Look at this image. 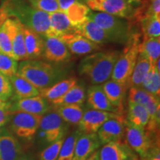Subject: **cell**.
Returning a JSON list of instances; mask_svg holds the SVG:
<instances>
[{"label":"cell","instance_id":"21","mask_svg":"<svg viewBox=\"0 0 160 160\" xmlns=\"http://www.w3.org/2000/svg\"><path fill=\"white\" fill-rule=\"evenodd\" d=\"M50 32L46 37H60L62 36L75 33V27L71 25L63 12H56L49 14Z\"/></svg>","mask_w":160,"mask_h":160},{"label":"cell","instance_id":"36","mask_svg":"<svg viewBox=\"0 0 160 160\" xmlns=\"http://www.w3.org/2000/svg\"><path fill=\"white\" fill-rule=\"evenodd\" d=\"M128 91V102L139 104L145 107L157 98L141 87H131Z\"/></svg>","mask_w":160,"mask_h":160},{"label":"cell","instance_id":"15","mask_svg":"<svg viewBox=\"0 0 160 160\" xmlns=\"http://www.w3.org/2000/svg\"><path fill=\"white\" fill-rule=\"evenodd\" d=\"M59 38L65 44L71 54L77 56L88 55L100 49L99 45L90 41L77 33H70Z\"/></svg>","mask_w":160,"mask_h":160},{"label":"cell","instance_id":"11","mask_svg":"<svg viewBox=\"0 0 160 160\" xmlns=\"http://www.w3.org/2000/svg\"><path fill=\"white\" fill-rule=\"evenodd\" d=\"M122 115L111 112L89 109L84 112L81 121L79 122V131L82 133H97L102 125L111 119L121 117Z\"/></svg>","mask_w":160,"mask_h":160},{"label":"cell","instance_id":"14","mask_svg":"<svg viewBox=\"0 0 160 160\" xmlns=\"http://www.w3.org/2000/svg\"><path fill=\"white\" fill-rule=\"evenodd\" d=\"M97 135L101 145L109 142H120L125 136V121L119 117L111 119L102 125Z\"/></svg>","mask_w":160,"mask_h":160},{"label":"cell","instance_id":"24","mask_svg":"<svg viewBox=\"0 0 160 160\" xmlns=\"http://www.w3.org/2000/svg\"><path fill=\"white\" fill-rule=\"evenodd\" d=\"M78 83V79L75 77H68L60 80L48 88L39 91V95L48 102H52L54 100L59 99L63 96L67 91Z\"/></svg>","mask_w":160,"mask_h":160},{"label":"cell","instance_id":"4","mask_svg":"<svg viewBox=\"0 0 160 160\" xmlns=\"http://www.w3.org/2000/svg\"><path fill=\"white\" fill-rule=\"evenodd\" d=\"M88 18L111 38L113 42L126 44L133 35L128 19L92 11L89 13Z\"/></svg>","mask_w":160,"mask_h":160},{"label":"cell","instance_id":"33","mask_svg":"<svg viewBox=\"0 0 160 160\" xmlns=\"http://www.w3.org/2000/svg\"><path fill=\"white\" fill-rule=\"evenodd\" d=\"M141 88L159 99L160 70H158L155 65L151 66V68L142 84Z\"/></svg>","mask_w":160,"mask_h":160},{"label":"cell","instance_id":"3","mask_svg":"<svg viewBox=\"0 0 160 160\" xmlns=\"http://www.w3.org/2000/svg\"><path fill=\"white\" fill-rule=\"evenodd\" d=\"M121 52L119 51H96L80 61L78 71L92 85H102L111 79L112 72Z\"/></svg>","mask_w":160,"mask_h":160},{"label":"cell","instance_id":"42","mask_svg":"<svg viewBox=\"0 0 160 160\" xmlns=\"http://www.w3.org/2000/svg\"><path fill=\"white\" fill-rule=\"evenodd\" d=\"M76 2H84V0H58L60 11L64 13L70 5H71Z\"/></svg>","mask_w":160,"mask_h":160},{"label":"cell","instance_id":"13","mask_svg":"<svg viewBox=\"0 0 160 160\" xmlns=\"http://www.w3.org/2000/svg\"><path fill=\"white\" fill-rule=\"evenodd\" d=\"M13 101L10 108V111L12 112L19 111L43 116L50 111L51 108L48 102L40 95L25 99H15Z\"/></svg>","mask_w":160,"mask_h":160},{"label":"cell","instance_id":"46","mask_svg":"<svg viewBox=\"0 0 160 160\" xmlns=\"http://www.w3.org/2000/svg\"><path fill=\"white\" fill-rule=\"evenodd\" d=\"M140 160H153V159H151V157H150L149 155H148L147 157H144V158H141V159H140Z\"/></svg>","mask_w":160,"mask_h":160},{"label":"cell","instance_id":"49","mask_svg":"<svg viewBox=\"0 0 160 160\" xmlns=\"http://www.w3.org/2000/svg\"><path fill=\"white\" fill-rule=\"evenodd\" d=\"M1 131H2V128H0V133H1Z\"/></svg>","mask_w":160,"mask_h":160},{"label":"cell","instance_id":"6","mask_svg":"<svg viewBox=\"0 0 160 160\" xmlns=\"http://www.w3.org/2000/svg\"><path fill=\"white\" fill-rule=\"evenodd\" d=\"M92 11L102 12L125 19H138L142 17L139 9L130 5L126 0H84Z\"/></svg>","mask_w":160,"mask_h":160},{"label":"cell","instance_id":"19","mask_svg":"<svg viewBox=\"0 0 160 160\" xmlns=\"http://www.w3.org/2000/svg\"><path fill=\"white\" fill-rule=\"evenodd\" d=\"M100 145L97 133H81L76 143L73 160H86Z\"/></svg>","mask_w":160,"mask_h":160},{"label":"cell","instance_id":"39","mask_svg":"<svg viewBox=\"0 0 160 160\" xmlns=\"http://www.w3.org/2000/svg\"><path fill=\"white\" fill-rule=\"evenodd\" d=\"M64 139L65 137L50 144L48 147L44 149L40 153V160H57Z\"/></svg>","mask_w":160,"mask_h":160},{"label":"cell","instance_id":"45","mask_svg":"<svg viewBox=\"0 0 160 160\" xmlns=\"http://www.w3.org/2000/svg\"><path fill=\"white\" fill-rule=\"evenodd\" d=\"M86 160H99V150L93 152L92 154L90 156V157L88 158Z\"/></svg>","mask_w":160,"mask_h":160},{"label":"cell","instance_id":"2","mask_svg":"<svg viewBox=\"0 0 160 160\" xmlns=\"http://www.w3.org/2000/svg\"><path fill=\"white\" fill-rule=\"evenodd\" d=\"M0 11L19 20L24 26L46 37L50 32L49 13L35 9L26 0H3Z\"/></svg>","mask_w":160,"mask_h":160},{"label":"cell","instance_id":"40","mask_svg":"<svg viewBox=\"0 0 160 160\" xmlns=\"http://www.w3.org/2000/svg\"><path fill=\"white\" fill-rule=\"evenodd\" d=\"M13 97V88L9 78L0 72V99L5 102Z\"/></svg>","mask_w":160,"mask_h":160},{"label":"cell","instance_id":"10","mask_svg":"<svg viewBox=\"0 0 160 160\" xmlns=\"http://www.w3.org/2000/svg\"><path fill=\"white\" fill-rule=\"evenodd\" d=\"M5 25L11 39L13 59L17 61L27 60L28 55L24 39L23 25L15 18L8 17L5 19Z\"/></svg>","mask_w":160,"mask_h":160},{"label":"cell","instance_id":"7","mask_svg":"<svg viewBox=\"0 0 160 160\" xmlns=\"http://www.w3.org/2000/svg\"><path fill=\"white\" fill-rule=\"evenodd\" d=\"M42 117L24 112H12L8 122L10 129L17 137L31 140L39 130Z\"/></svg>","mask_w":160,"mask_h":160},{"label":"cell","instance_id":"38","mask_svg":"<svg viewBox=\"0 0 160 160\" xmlns=\"http://www.w3.org/2000/svg\"><path fill=\"white\" fill-rule=\"evenodd\" d=\"M32 7L47 13L62 12L58 4V0H28Z\"/></svg>","mask_w":160,"mask_h":160},{"label":"cell","instance_id":"23","mask_svg":"<svg viewBox=\"0 0 160 160\" xmlns=\"http://www.w3.org/2000/svg\"><path fill=\"white\" fill-rule=\"evenodd\" d=\"M101 85L106 97L111 102V103L122 113L124 97L128 88L125 85L111 79L108 80Z\"/></svg>","mask_w":160,"mask_h":160},{"label":"cell","instance_id":"16","mask_svg":"<svg viewBox=\"0 0 160 160\" xmlns=\"http://www.w3.org/2000/svg\"><path fill=\"white\" fill-rule=\"evenodd\" d=\"M88 105L91 109L111 112L121 115L119 109L114 107L106 97L101 85H92L86 93Z\"/></svg>","mask_w":160,"mask_h":160},{"label":"cell","instance_id":"1","mask_svg":"<svg viewBox=\"0 0 160 160\" xmlns=\"http://www.w3.org/2000/svg\"><path fill=\"white\" fill-rule=\"evenodd\" d=\"M58 64L40 59L24 60L18 65L17 73L40 91L68 78V70Z\"/></svg>","mask_w":160,"mask_h":160},{"label":"cell","instance_id":"43","mask_svg":"<svg viewBox=\"0 0 160 160\" xmlns=\"http://www.w3.org/2000/svg\"><path fill=\"white\" fill-rule=\"evenodd\" d=\"M126 1L135 8L144 11L143 6L148 3V0H126Z\"/></svg>","mask_w":160,"mask_h":160},{"label":"cell","instance_id":"48","mask_svg":"<svg viewBox=\"0 0 160 160\" xmlns=\"http://www.w3.org/2000/svg\"><path fill=\"white\" fill-rule=\"evenodd\" d=\"M133 160H139V159H138L137 157H136V156H133Z\"/></svg>","mask_w":160,"mask_h":160},{"label":"cell","instance_id":"47","mask_svg":"<svg viewBox=\"0 0 160 160\" xmlns=\"http://www.w3.org/2000/svg\"><path fill=\"white\" fill-rule=\"evenodd\" d=\"M19 160H31V159H28V157H22L21 158H20V159H19Z\"/></svg>","mask_w":160,"mask_h":160},{"label":"cell","instance_id":"18","mask_svg":"<svg viewBox=\"0 0 160 160\" xmlns=\"http://www.w3.org/2000/svg\"><path fill=\"white\" fill-rule=\"evenodd\" d=\"M75 33L82 36L99 45L113 42L111 38L89 18L84 22L75 27Z\"/></svg>","mask_w":160,"mask_h":160},{"label":"cell","instance_id":"5","mask_svg":"<svg viewBox=\"0 0 160 160\" xmlns=\"http://www.w3.org/2000/svg\"><path fill=\"white\" fill-rule=\"evenodd\" d=\"M126 44H128V46L118 58L112 72L111 79L127 87V84L139 56L140 45L139 35L133 33L131 39Z\"/></svg>","mask_w":160,"mask_h":160},{"label":"cell","instance_id":"35","mask_svg":"<svg viewBox=\"0 0 160 160\" xmlns=\"http://www.w3.org/2000/svg\"><path fill=\"white\" fill-rule=\"evenodd\" d=\"M7 18L8 17L0 11V53L13 58L11 39L5 25Z\"/></svg>","mask_w":160,"mask_h":160},{"label":"cell","instance_id":"37","mask_svg":"<svg viewBox=\"0 0 160 160\" xmlns=\"http://www.w3.org/2000/svg\"><path fill=\"white\" fill-rule=\"evenodd\" d=\"M18 61L9 56L0 53V72L6 77H11L17 73Z\"/></svg>","mask_w":160,"mask_h":160},{"label":"cell","instance_id":"8","mask_svg":"<svg viewBox=\"0 0 160 160\" xmlns=\"http://www.w3.org/2000/svg\"><path fill=\"white\" fill-rule=\"evenodd\" d=\"M67 125L57 111H48L42 117L39 129L45 141L51 144L65 137L68 129Z\"/></svg>","mask_w":160,"mask_h":160},{"label":"cell","instance_id":"27","mask_svg":"<svg viewBox=\"0 0 160 160\" xmlns=\"http://www.w3.org/2000/svg\"><path fill=\"white\" fill-rule=\"evenodd\" d=\"M151 68V64L149 60L139 54L134 68L127 84V87H141Z\"/></svg>","mask_w":160,"mask_h":160},{"label":"cell","instance_id":"29","mask_svg":"<svg viewBox=\"0 0 160 160\" xmlns=\"http://www.w3.org/2000/svg\"><path fill=\"white\" fill-rule=\"evenodd\" d=\"M91 9L84 2H76L68 8L64 13L67 16L71 25L77 27L88 19Z\"/></svg>","mask_w":160,"mask_h":160},{"label":"cell","instance_id":"22","mask_svg":"<svg viewBox=\"0 0 160 160\" xmlns=\"http://www.w3.org/2000/svg\"><path fill=\"white\" fill-rule=\"evenodd\" d=\"M99 160H133L129 150L120 142L105 144L99 151Z\"/></svg>","mask_w":160,"mask_h":160},{"label":"cell","instance_id":"9","mask_svg":"<svg viewBox=\"0 0 160 160\" xmlns=\"http://www.w3.org/2000/svg\"><path fill=\"white\" fill-rule=\"evenodd\" d=\"M145 130L132 125L127 120L125 121V134L128 145L141 158L147 157L153 146L151 137Z\"/></svg>","mask_w":160,"mask_h":160},{"label":"cell","instance_id":"25","mask_svg":"<svg viewBox=\"0 0 160 160\" xmlns=\"http://www.w3.org/2000/svg\"><path fill=\"white\" fill-rule=\"evenodd\" d=\"M9 79L13 88V95L14 93L13 99H25L39 95V91L37 88L17 73L9 77Z\"/></svg>","mask_w":160,"mask_h":160},{"label":"cell","instance_id":"30","mask_svg":"<svg viewBox=\"0 0 160 160\" xmlns=\"http://www.w3.org/2000/svg\"><path fill=\"white\" fill-rule=\"evenodd\" d=\"M55 111L67 124L78 125L84 114L82 105H71L56 107Z\"/></svg>","mask_w":160,"mask_h":160},{"label":"cell","instance_id":"34","mask_svg":"<svg viewBox=\"0 0 160 160\" xmlns=\"http://www.w3.org/2000/svg\"><path fill=\"white\" fill-rule=\"evenodd\" d=\"M81 133V132L77 130L65 138L57 160H73L76 143Z\"/></svg>","mask_w":160,"mask_h":160},{"label":"cell","instance_id":"32","mask_svg":"<svg viewBox=\"0 0 160 160\" xmlns=\"http://www.w3.org/2000/svg\"><path fill=\"white\" fill-rule=\"evenodd\" d=\"M144 39L160 37V17L145 13L140 18Z\"/></svg>","mask_w":160,"mask_h":160},{"label":"cell","instance_id":"26","mask_svg":"<svg viewBox=\"0 0 160 160\" xmlns=\"http://www.w3.org/2000/svg\"><path fill=\"white\" fill-rule=\"evenodd\" d=\"M86 99V92L84 85L76 84L68 91L59 99L51 102L55 107L71 105H82Z\"/></svg>","mask_w":160,"mask_h":160},{"label":"cell","instance_id":"41","mask_svg":"<svg viewBox=\"0 0 160 160\" xmlns=\"http://www.w3.org/2000/svg\"><path fill=\"white\" fill-rule=\"evenodd\" d=\"M11 113L10 109H0V128L8 123Z\"/></svg>","mask_w":160,"mask_h":160},{"label":"cell","instance_id":"44","mask_svg":"<svg viewBox=\"0 0 160 160\" xmlns=\"http://www.w3.org/2000/svg\"><path fill=\"white\" fill-rule=\"evenodd\" d=\"M10 108H11L10 102H5L0 99V109H10Z\"/></svg>","mask_w":160,"mask_h":160},{"label":"cell","instance_id":"17","mask_svg":"<svg viewBox=\"0 0 160 160\" xmlns=\"http://www.w3.org/2000/svg\"><path fill=\"white\" fill-rule=\"evenodd\" d=\"M22 148L18 139L10 132L2 128L0 133V160H19Z\"/></svg>","mask_w":160,"mask_h":160},{"label":"cell","instance_id":"31","mask_svg":"<svg viewBox=\"0 0 160 160\" xmlns=\"http://www.w3.org/2000/svg\"><path fill=\"white\" fill-rule=\"evenodd\" d=\"M127 121L132 125L145 128L149 121V114L144 106L128 102V113Z\"/></svg>","mask_w":160,"mask_h":160},{"label":"cell","instance_id":"28","mask_svg":"<svg viewBox=\"0 0 160 160\" xmlns=\"http://www.w3.org/2000/svg\"><path fill=\"white\" fill-rule=\"evenodd\" d=\"M139 54L147 58L151 66L155 65L160 57V37L144 39L140 42Z\"/></svg>","mask_w":160,"mask_h":160},{"label":"cell","instance_id":"12","mask_svg":"<svg viewBox=\"0 0 160 160\" xmlns=\"http://www.w3.org/2000/svg\"><path fill=\"white\" fill-rule=\"evenodd\" d=\"M44 52L42 58L53 63L68 62L72 57L65 44L56 37H43Z\"/></svg>","mask_w":160,"mask_h":160},{"label":"cell","instance_id":"20","mask_svg":"<svg viewBox=\"0 0 160 160\" xmlns=\"http://www.w3.org/2000/svg\"><path fill=\"white\" fill-rule=\"evenodd\" d=\"M24 39L28 59H40L44 52L43 37L23 25Z\"/></svg>","mask_w":160,"mask_h":160}]
</instances>
